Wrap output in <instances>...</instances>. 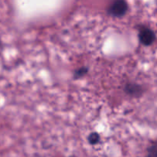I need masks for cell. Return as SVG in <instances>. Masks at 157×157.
<instances>
[{
    "mask_svg": "<svg viewBox=\"0 0 157 157\" xmlns=\"http://www.w3.org/2000/svg\"><path fill=\"white\" fill-rule=\"evenodd\" d=\"M149 156L151 157H155L157 156V148L156 145L152 146L149 150Z\"/></svg>",
    "mask_w": 157,
    "mask_h": 157,
    "instance_id": "cell-5",
    "label": "cell"
},
{
    "mask_svg": "<svg viewBox=\"0 0 157 157\" xmlns=\"http://www.w3.org/2000/svg\"><path fill=\"white\" fill-rule=\"evenodd\" d=\"M139 38L140 42L144 45L149 46L153 43L155 41V33L152 29L149 28H143L140 29L139 33Z\"/></svg>",
    "mask_w": 157,
    "mask_h": 157,
    "instance_id": "cell-2",
    "label": "cell"
},
{
    "mask_svg": "<svg viewBox=\"0 0 157 157\" xmlns=\"http://www.w3.org/2000/svg\"><path fill=\"white\" fill-rule=\"evenodd\" d=\"M127 11V3L125 0H115L109 7L108 12L114 17H121L126 14Z\"/></svg>",
    "mask_w": 157,
    "mask_h": 157,
    "instance_id": "cell-1",
    "label": "cell"
},
{
    "mask_svg": "<svg viewBox=\"0 0 157 157\" xmlns=\"http://www.w3.org/2000/svg\"><path fill=\"white\" fill-rule=\"evenodd\" d=\"M126 91L131 95H138L140 94V92L142 90L141 87L136 84H128L126 86Z\"/></svg>",
    "mask_w": 157,
    "mask_h": 157,
    "instance_id": "cell-3",
    "label": "cell"
},
{
    "mask_svg": "<svg viewBox=\"0 0 157 157\" xmlns=\"http://www.w3.org/2000/svg\"><path fill=\"white\" fill-rule=\"evenodd\" d=\"M87 71V69L85 67H82V68L79 69L78 71H77L76 74H75V78H79V77L83 76L84 75H85Z\"/></svg>",
    "mask_w": 157,
    "mask_h": 157,
    "instance_id": "cell-6",
    "label": "cell"
},
{
    "mask_svg": "<svg viewBox=\"0 0 157 157\" xmlns=\"http://www.w3.org/2000/svg\"><path fill=\"white\" fill-rule=\"evenodd\" d=\"M88 140L90 144H97L100 140V136L97 133H93L89 136Z\"/></svg>",
    "mask_w": 157,
    "mask_h": 157,
    "instance_id": "cell-4",
    "label": "cell"
}]
</instances>
